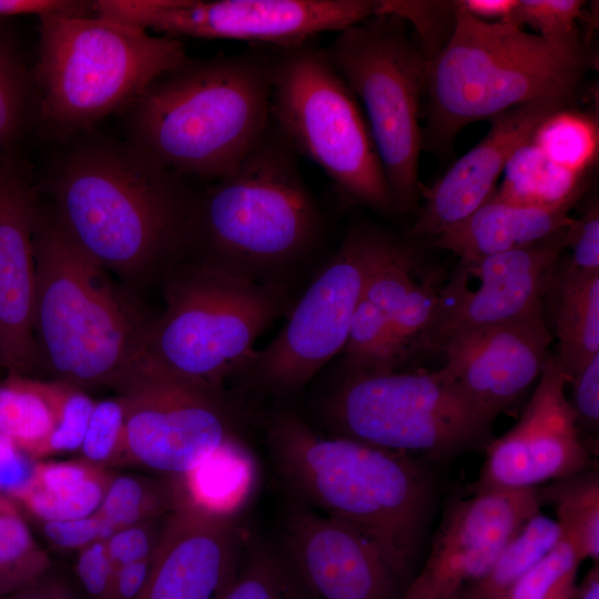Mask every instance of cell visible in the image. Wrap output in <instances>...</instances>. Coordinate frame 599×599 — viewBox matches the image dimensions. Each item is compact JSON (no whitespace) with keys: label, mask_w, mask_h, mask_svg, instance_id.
<instances>
[{"label":"cell","mask_w":599,"mask_h":599,"mask_svg":"<svg viewBox=\"0 0 599 599\" xmlns=\"http://www.w3.org/2000/svg\"><path fill=\"white\" fill-rule=\"evenodd\" d=\"M266 437L293 501L367 537L406 587L435 501V478L425 463L409 454L321 435L286 412L267 419Z\"/></svg>","instance_id":"6da1fadb"},{"label":"cell","mask_w":599,"mask_h":599,"mask_svg":"<svg viewBox=\"0 0 599 599\" xmlns=\"http://www.w3.org/2000/svg\"><path fill=\"white\" fill-rule=\"evenodd\" d=\"M53 194L71 238L126 285L145 283L189 247L194 195L183 176L131 142L72 150Z\"/></svg>","instance_id":"7a4b0ae2"},{"label":"cell","mask_w":599,"mask_h":599,"mask_svg":"<svg viewBox=\"0 0 599 599\" xmlns=\"http://www.w3.org/2000/svg\"><path fill=\"white\" fill-rule=\"evenodd\" d=\"M130 142L164 167L212 182L232 171L271 123V55L187 58L131 105Z\"/></svg>","instance_id":"3957f363"},{"label":"cell","mask_w":599,"mask_h":599,"mask_svg":"<svg viewBox=\"0 0 599 599\" xmlns=\"http://www.w3.org/2000/svg\"><path fill=\"white\" fill-rule=\"evenodd\" d=\"M33 336L40 364L84 390L113 387L141 354L155 319L71 238L38 211Z\"/></svg>","instance_id":"277c9868"},{"label":"cell","mask_w":599,"mask_h":599,"mask_svg":"<svg viewBox=\"0 0 599 599\" xmlns=\"http://www.w3.org/2000/svg\"><path fill=\"white\" fill-rule=\"evenodd\" d=\"M455 6L453 32L427 62L423 149L446 156L468 124L538 101L569 105L587 71L582 47H566L512 23Z\"/></svg>","instance_id":"5b68a950"},{"label":"cell","mask_w":599,"mask_h":599,"mask_svg":"<svg viewBox=\"0 0 599 599\" xmlns=\"http://www.w3.org/2000/svg\"><path fill=\"white\" fill-rule=\"evenodd\" d=\"M297 158L271 120L232 171L194 195L189 247L202 250L200 260L257 281L311 247L322 215Z\"/></svg>","instance_id":"8992f818"},{"label":"cell","mask_w":599,"mask_h":599,"mask_svg":"<svg viewBox=\"0 0 599 599\" xmlns=\"http://www.w3.org/2000/svg\"><path fill=\"white\" fill-rule=\"evenodd\" d=\"M165 309L141 355L207 392L222 395L226 378L253 355L255 341L288 308L281 286L230 273L200 260L176 268L164 287Z\"/></svg>","instance_id":"52a82bcc"},{"label":"cell","mask_w":599,"mask_h":599,"mask_svg":"<svg viewBox=\"0 0 599 599\" xmlns=\"http://www.w3.org/2000/svg\"><path fill=\"white\" fill-rule=\"evenodd\" d=\"M39 31L40 111L64 131L131 106L156 78L187 59L176 38L97 17L42 18Z\"/></svg>","instance_id":"ba28073f"},{"label":"cell","mask_w":599,"mask_h":599,"mask_svg":"<svg viewBox=\"0 0 599 599\" xmlns=\"http://www.w3.org/2000/svg\"><path fill=\"white\" fill-rule=\"evenodd\" d=\"M358 101L308 42L271 55V120L300 155L318 165L344 203L394 210Z\"/></svg>","instance_id":"9c48e42d"},{"label":"cell","mask_w":599,"mask_h":599,"mask_svg":"<svg viewBox=\"0 0 599 599\" xmlns=\"http://www.w3.org/2000/svg\"><path fill=\"white\" fill-rule=\"evenodd\" d=\"M323 417L336 436L434 460L487 444L496 418L444 366L429 373L345 375L326 398Z\"/></svg>","instance_id":"30bf717a"},{"label":"cell","mask_w":599,"mask_h":599,"mask_svg":"<svg viewBox=\"0 0 599 599\" xmlns=\"http://www.w3.org/2000/svg\"><path fill=\"white\" fill-rule=\"evenodd\" d=\"M325 52L366 112L393 206L413 210L422 197L419 110L427 60L392 14H375L341 32Z\"/></svg>","instance_id":"8fae6325"},{"label":"cell","mask_w":599,"mask_h":599,"mask_svg":"<svg viewBox=\"0 0 599 599\" xmlns=\"http://www.w3.org/2000/svg\"><path fill=\"white\" fill-rule=\"evenodd\" d=\"M388 238L370 227H352L282 331L254 351L238 374L280 394L305 386L344 348L365 283Z\"/></svg>","instance_id":"7c38bea8"},{"label":"cell","mask_w":599,"mask_h":599,"mask_svg":"<svg viewBox=\"0 0 599 599\" xmlns=\"http://www.w3.org/2000/svg\"><path fill=\"white\" fill-rule=\"evenodd\" d=\"M114 388L124 410L120 458L185 476L217 451L240 445L222 395L179 379L141 354Z\"/></svg>","instance_id":"4fadbf2b"},{"label":"cell","mask_w":599,"mask_h":599,"mask_svg":"<svg viewBox=\"0 0 599 599\" xmlns=\"http://www.w3.org/2000/svg\"><path fill=\"white\" fill-rule=\"evenodd\" d=\"M377 0H170L135 29L172 38L232 39L295 47L375 16Z\"/></svg>","instance_id":"5bb4252c"},{"label":"cell","mask_w":599,"mask_h":599,"mask_svg":"<svg viewBox=\"0 0 599 599\" xmlns=\"http://www.w3.org/2000/svg\"><path fill=\"white\" fill-rule=\"evenodd\" d=\"M566 385V375L550 356L519 420L486 444L485 463L471 494L537 488L592 467Z\"/></svg>","instance_id":"9a60e30c"},{"label":"cell","mask_w":599,"mask_h":599,"mask_svg":"<svg viewBox=\"0 0 599 599\" xmlns=\"http://www.w3.org/2000/svg\"><path fill=\"white\" fill-rule=\"evenodd\" d=\"M541 505L538 487L477 493L451 501L425 565L399 599H453L488 570Z\"/></svg>","instance_id":"2e32d148"},{"label":"cell","mask_w":599,"mask_h":599,"mask_svg":"<svg viewBox=\"0 0 599 599\" xmlns=\"http://www.w3.org/2000/svg\"><path fill=\"white\" fill-rule=\"evenodd\" d=\"M567 229L529 246L475 262H459L458 267L476 281V286L469 287L451 276L440 288L426 347L439 348L458 332L542 312L545 294L567 248Z\"/></svg>","instance_id":"e0dca14e"},{"label":"cell","mask_w":599,"mask_h":599,"mask_svg":"<svg viewBox=\"0 0 599 599\" xmlns=\"http://www.w3.org/2000/svg\"><path fill=\"white\" fill-rule=\"evenodd\" d=\"M278 549L308 599H399L405 588L367 537L296 501Z\"/></svg>","instance_id":"ac0fdd59"},{"label":"cell","mask_w":599,"mask_h":599,"mask_svg":"<svg viewBox=\"0 0 599 599\" xmlns=\"http://www.w3.org/2000/svg\"><path fill=\"white\" fill-rule=\"evenodd\" d=\"M241 540L231 511L183 496L164 519L138 599H221L237 573Z\"/></svg>","instance_id":"d6986e66"},{"label":"cell","mask_w":599,"mask_h":599,"mask_svg":"<svg viewBox=\"0 0 599 599\" xmlns=\"http://www.w3.org/2000/svg\"><path fill=\"white\" fill-rule=\"evenodd\" d=\"M552 336L544 313L455 333L439 347L461 390L497 417L540 377Z\"/></svg>","instance_id":"ffe728a7"},{"label":"cell","mask_w":599,"mask_h":599,"mask_svg":"<svg viewBox=\"0 0 599 599\" xmlns=\"http://www.w3.org/2000/svg\"><path fill=\"white\" fill-rule=\"evenodd\" d=\"M39 207L21 167L0 162V367L29 376L38 368L33 336Z\"/></svg>","instance_id":"44dd1931"},{"label":"cell","mask_w":599,"mask_h":599,"mask_svg":"<svg viewBox=\"0 0 599 599\" xmlns=\"http://www.w3.org/2000/svg\"><path fill=\"white\" fill-rule=\"evenodd\" d=\"M569 106L555 101L526 103L491 120L485 138L457 160L430 187L409 235L437 236L465 220L491 195L514 151L552 112Z\"/></svg>","instance_id":"7402d4cb"},{"label":"cell","mask_w":599,"mask_h":599,"mask_svg":"<svg viewBox=\"0 0 599 599\" xmlns=\"http://www.w3.org/2000/svg\"><path fill=\"white\" fill-rule=\"evenodd\" d=\"M567 209L517 205L491 196L461 222L436 236L435 245L475 262L538 243L569 226Z\"/></svg>","instance_id":"603a6c76"},{"label":"cell","mask_w":599,"mask_h":599,"mask_svg":"<svg viewBox=\"0 0 599 599\" xmlns=\"http://www.w3.org/2000/svg\"><path fill=\"white\" fill-rule=\"evenodd\" d=\"M69 385L7 374L0 382V436L30 457H41L60 417Z\"/></svg>","instance_id":"cb8c5ba5"},{"label":"cell","mask_w":599,"mask_h":599,"mask_svg":"<svg viewBox=\"0 0 599 599\" xmlns=\"http://www.w3.org/2000/svg\"><path fill=\"white\" fill-rule=\"evenodd\" d=\"M501 174L491 197L547 210H570L586 184V176L555 164L530 136L514 151Z\"/></svg>","instance_id":"d4e9b609"},{"label":"cell","mask_w":599,"mask_h":599,"mask_svg":"<svg viewBox=\"0 0 599 599\" xmlns=\"http://www.w3.org/2000/svg\"><path fill=\"white\" fill-rule=\"evenodd\" d=\"M556 364L569 380L599 354V272L566 270L559 287Z\"/></svg>","instance_id":"484cf974"},{"label":"cell","mask_w":599,"mask_h":599,"mask_svg":"<svg viewBox=\"0 0 599 599\" xmlns=\"http://www.w3.org/2000/svg\"><path fill=\"white\" fill-rule=\"evenodd\" d=\"M542 504L556 512L562 539L576 551L580 561L599 559V475L590 467L575 475L538 487Z\"/></svg>","instance_id":"4316f807"},{"label":"cell","mask_w":599,"mask_h":599,"mask_svg":"<svg viewBox=\"0 0 599 599\" xmlns=\"http://www.w3.org/2000/svg\"><path fill=\"white\" fill-rule=\"evenodd\" d=\"M562 538L559 525L541 511L530 517L488 570L453 599H505L511 586Z\"/></svg>","instance_id":"83f0119b"},{"label":"cell","mask_w":599,"mask_h":599,"mask_svg":"<svg viewBox=\"0 0 599 599\" xmlns=\"http://www.w3.org/2000/svg\"><path fill=\"white\" fill-rule=\"evenodd\" d=\"M530 140L555 164L582 176H587L598 158L597 120L568 106L542 120Z\"/></svg>","instance_id":"f1b7e54d"},{"label":"cell","mask_w":599,"mask_h":599,"mask_svg":"<svg viewBox=\"0 0 599 599\" xmlns=\"http://www.w3.org/2000/svg\"><path fill=\"white\" fill-rule=\"evenodd\" d=\"M183 494L172 484L138 475L112 477L97 512L114 530L159 519L175 509Z\"/></svg>","instance_id":"f546056e"},{"label":"cell","mask_w":599,"mask_h":599,"mask_svg":"<svg viewBox=\"0 0 599 599\" xmlns=\"http://www.w3.org/2000/svg\"><path fill=\"white\" fill-rule=\"evenodd\" d=\"M221 599H308L278 547L243 545L237 573Z\"/></svg>","instance_id":"4dcf8cb0"},{"label":"cell","mask_w":599,"mask_h":599,"mask_svg":"<svg viewBox=\"0 0 599 599\" xmlns=\"http://www.w3.org/2000/svg\"><path fill=\"white\" fill-rule=\"evenodd\" d=\"M50 560L27 522L12 506L0 512V598L28 587L48 573Z\"/></svg>","instance_id":"1f68e13d"},{"label":"cell","mask_w":599,"mask_h":599,"mask_svg":"<svg viewBox=\"0 0 599 599\" xmlns=\"http://www.w3.org/2000/svg\"><path fill=\"white\" fill-rule=\"evenodd\" d=\"M437 273L416 282L388 322L394 370L415 351L426 347L438 308Z\"/></svg>","instance_id":"d6a6232c"},{"label":"cell","mask_w":599,"mask_h":599,"mask_svg":"<svg viewBox=\"0 0 599 599\" xmlns=\"http://www.w3.org/2000/svg\"><path fill=\"white\" fill-rule=\"evenodd\" d=\"M343 351L347 376L395 372L388 322L377 307L363 297L354 313Z\"/></svg>","instance_id":"836d02e7"},{"label":"cell","mask_w":599,"mask_h":599,"mask_svg":"<svg viewBox=\"0 0 599 599\" xmlns=\"http://www.w3.org/2000/svg\"><path fill=\"white\" fill-rule=\"evenodd\" d=\"M580 562L570 544L561 538L511 586L505 599H577Z\"/></svg>","instance_id":"e575fe53"},{"label":"cell","mask_w":599,"mask_h":599,"mask_svg":"<svg viewBox=\"0 0 599 599\" xmlns=\"http://www.w3.org/2000/svg\"><path fill=\"white\" fill-rule=\"evenodd\" d=\"M31 81L20 52L0 26V148L21 132L31 98Z\"/></svg>","instance_id":"d590c367"},{"label":"cell","mask_w":599,"mask_h":599,"mask_svg":"<svg viewBox=\"0 0 599 599\" xmlns=\"http://www.w3.org/2000/svg\"><path fill=\"white\" fill-rule=\"evenodd\" d=\"M586 2L581 0H517L511 14L502 20L519 28L529 26L538 35L566 47H582L577 21Z\"/></svg>","instance_id":"8d00e7d4"},{"label":"cell","mask_w":599,"mask_h":599,"mask_svg":"<svg viewBox=\"0 0 599 599\" xmlns=\"http://www.w3.org/2000/svg\"><path fill=\"white\" fill-rule=\"evenodd\" d=\"M375 14H392L409 22L427 61L447 42L455 23L454 1L377 0Z\"/></svg>","instance_id":"74e56055"},{"label":"cell","mask_w":599,"mask_h":599,"mask_svg":"<svg viewBox=\"0 0 599 599\" xmlns=\"http://www.w3.org/2000/svg\"><path fill=\"white\" fill-rule=\"evenodd\" d=\"M111 478L102 470L80 489L63 494L31 487L17 501L42 522L85 518L99 511Z\"/></svg>","instance_id":"f35d334b"},{"label":"cell","mask_w":599,"mask_h":599,"mask_svg":"<svg viewBox=\"0 0 599 599\" xmlns=\"http://www.w3.org/2000/svg\"><path fill=\"white\" fill-rule=\"evenodd\" d=\"M124 410L119 397L94 404L80 451L87 461L102 466L121 456Z\"/></svg>","instance_id":"ab89813d"},{"label":"cell","mask_w":599,"mask_h":599,"mask_svg":"<svg viewBox=\"0 0 599 599\" xmlns=\"http://www.w3.org/2000/svg\"><path fill=\"white\" fill-rule=\"evenodd\" d=\"M94 404L84 390L69 385L60 417L42 456L80 450Z\"/></svg>","instance_id":"60d3db41"},{"label":"cell","mask_w":599,"mask_h":599,"mask_svg":"<svg viewBox=\"0 0 599 599\" xmlns=\"http://www.w3.org/2000/svg\"><path fill=\"white\" fill-rule=\"evenodd\" d=\"M165 517L120 528L105 540L115 569L152 558Z\"/></svg>","instance_id":"b9f144b4"},{"label":"cell","mask_w":599,"mask_h":599,"mask_svg":"<svg viewBox=\"0 0 599 599\" xmlns=\"http://www.w3.org/2000/svg\"><path fill=\"white\" fill-rule=\"evenodd\" d=\"M567 247L571 250L567 270L578 273L599 272V210L597 203L572 221L567 229Z\"/></svg>","instance_id":"7bdbcfd3"},{"label":"cell","mask_w":599,"mask_h":599,"mask_svg":"<svg viewBox=\"0 0 599 599\" xmlns=\"http://www.w3.org/2000/svg\"><path fill=\"white\" fill-rule=\"evenodd\" d=\"M568 384H571L569 405L578 429L597 435L599 425V354L596 355Z\"/></svg>","instance_id":"ee69618b"},{"label":"cell","mask_w":599,"mask_h":599,"mask_svg":"<svg viewBox=\"0 0 599 599\" xmlns=\"http://www.w3.org/2000/svg\"><path fill=\"white\" fill-rule=\"evenodd\" d=\"M77 578L90 599H109L115 567L105 540H95L79 550Z\"/></svg>","instance_id":"f6af8a7d"},{"label":"cell","mask_w":599,"mask_h":599,"mask_svg":"<svg viewBox=\"0 0 599 599\" xmlns=\"http://www.w3.org/2000/svg\"><path fill=\"white\" fill-rule=\"evenodd\" d=\"M114 528L98 514L79 519L44 521L43 534L57 547L81 549L95 540H106Z\"/></svg>","instance_id":"bcb514c9"},{"label":"cell","mask_w":599,"mask_h":599,"mask_svg":"<svg viewBox=\"0 0 599 599\" xmlns=\"http://www.w3.org/2000/svg\"><path fill=\"white\" fill-rule=\"evenodd\" d=\"M102 471L89 461L37 463L32 487L51 493H72Z\"/></svg>","instance_id":"7dc6e473"},{"label":"cell","mask_w":599,"mask_h":599,"mask_svg":"<svg viewBox=\"0 0 599 599\" xmlns=\"http://www.w3.org/2000/svg\"><path fill=\"white\" fill-rule=\"evenodd\" d=\"M93 1L74 0H0V17L34 14L51 17H91Z\"/></svg>","instance_id":"c3c4849f"},{"label":"cell","mask_w":599,"mask_h":599,"mask_svg":"<svg viewBox=\"0 0 599 599\" xmlns=\"http://www.w3.org/2000/svg\"><path fill=\"white\" fill-rule=\"evenodd\" d=\"M35 464L32 457L16 449L0 460V495L17 500L34 484Z\"/></svg>","instance_id":"681fc988"},{"label":"cell","mask_w":599,"mask_h":599,"mask_svg":"<svg viewBox=\"0 0 599 599\" xmlns=\"http://www.w3.org/2000/svg\"><path fill=\"white\" fill-rule=\"evenodd\" d=\"M151 560L152 558L116 568L109 599H138L145 586Z\"/></svg>","instance_id":"f907efd6"},{"label":"cell","mask_w":599,"mask_h":599,"mask_svg":"<svg viewBox=\"0 0 599 599\" xmlns=\"http://www.w3.org/2000/svg\"><path fill=\"white\" fill-rule=\"evenodd\" d=\"M455 4L477 19L502 21L511 14L517 0H457Z\"/></svg>","instance_id":"816d5d0a"},{"label":"cell","mask_w":599,"mask_h":599,"mask_svg":"<svg viewBox=\"0 0 599 599\" xmlns=\"http://www.w3.org/2000/svg\"><path fill=\"white\" fill-rule=\"evenodd\" d=\"M2 599H75L63 583L48 579L47 575L28 587Z\"/></svg>","instance_id":"f5cc1de1"},{"label":"cell","mask_w":599,"mask_h":599,"mask_svg":"<svg viewBox=\"0 0 599 599\" xmlns=\"http://www.w3.org/2000/svg\"><path fill=\"white\" fill-rule=\"evenodd\" d=\"M577 599H599V567L598 562L588 571L579 585Z\"/></svg>","instance_id":"db71d44e"},{"label":"cell","mask_w":599,"mask_h":599,"mask_svg":"<svg viewBox=\"0 0 599 599\" xmlns=\"http://www.w3.org/2000/svg\"><path fill=\"white\" fill-rule=\"evenodd\" d=\"M17 447L6 437L0 436V460L12 454Z\"/></svg>","instance_id":"11a10c76"},{"label":"cell","mask_w":599,"mask_h":599,"mask_svg":"<svg viewBox=\"0 0 599 599\" xmlns=\"http://www.w3.org/2000/svg\"><path fill=\"white\" fill-rule=\"evenodd\" d=\"M14 506L12 500L6 496L0 495V512Z\"/></svg>","instance_id":"9f6ffc18"},{"label":"cell","mask_w":599,"mask_h":599,"mask_svg":"<svg viewBox=\"0 0 599 599\" xmlns=\"http://www.w3.org/2000/svg\"><path fill=\"white\" fill-rule=\"evenodd\" d=\"M0 599H2V598H0Z\"/></svg>","instance_id":"6f0895ef"},{"label":"cell","mask_w":599,"mask_h":599,"mask_svg":"<svg viewBox=\"0 0 599 599\" xmlns=\"http://www.w3.org/2000/svg\"><path fill=\"white\" fill-rule=\"evenodd\" d=\"M1 368V367H0Z\"/></svg>","instance_id":"680465c9"}]
</instances>
